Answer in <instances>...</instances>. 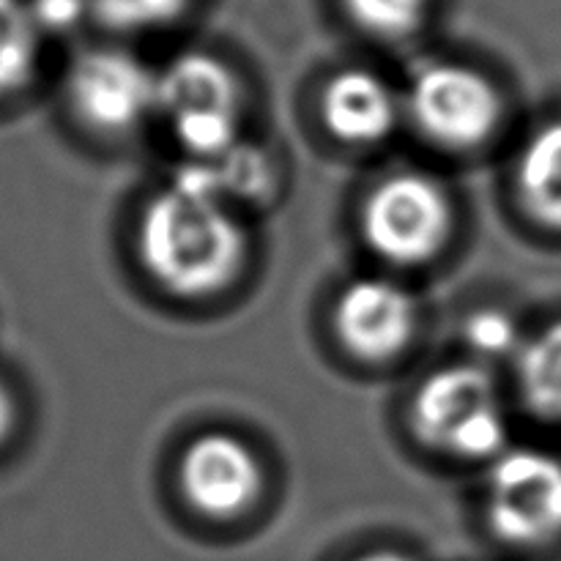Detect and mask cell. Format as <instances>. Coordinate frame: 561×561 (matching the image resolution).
Listing matches in <instances>:
<instances>
[{
  "label": "cell",
  "instance_id": "9c48e42d",
  "mask_svg": "<svg viewBox=\"0 0 561 561\" xmlns=\"http://www.w3.org/2000/svg\"><path fill=\"white\" fill-rule=\"evenodd\" d=\"M332 327L345 354L365 365H389L414 343L420 305L398 279L359 277L340 290Z\"/></svg>",
  "mask_w": 561,
  "mask_h": 561
},
{
  "label": "cell",
  "instance_id": "277c9868",
  "mask_svg": "<svg viewBox=\"0 0 561 561\" xmlns=\"http://www.w3.org/2000/svg\"><path fill=\"white\" fill-rule=\"evenodd\" d=\"M362 239L373 255L411 268L436 261L455 233V206L447 186L427 173H392L365 195Z\"/></svg>",
  "mask_w": 561,
  "mask_h": 561
},
{
  "label": "cell",
  "instance_id": "7a4b0ae2",
  "mask_svg": "<svg viewBox=\"0 0 561 561\" xmlns=\"http://www.w3.org/2000/svg\"><path fill=\"white\" fill-rule=\"evenodd\" d=\"M411 433L431 453L491 463L510 431L496 378L480 365H447L422 378L409 405Z\"/></svg>",
  "mask_w": 561,
  "mask_h": 561
},
{
  "label": "cell",
  "instance_id": "8992f818",
  "mask_svg": "<svg viewBox=\"0 0 561 561\" xmlns=\"http://www.w3.org/2000/svg\"><path fill=\"white\" fill-rule=\"evenodd\" d=\"M488 526L502 542L548 546L561 537V460L535 447H507L485 482Z\"/></svg>",
  "mask_w": 561,
  "mask_h": 561
},
{
  "label": "cell",
  "instance_id": "52a82bcc",
  "mask_svg": "<svg viewBox=\"0 0 561 561\" xmlns=\"http://www.w3.org/2000/svg\"><path fill=\"white\" fill-rule=\"evenodd\" d=\"M66 104L93 135L124 137L157 113V71L126 49H85L66 71Z\"/></svg>",
  "mask_w": 561,
  "mask_h": 561
},
{
  "label": "cell",
  "instance_id": "30bf717a",
  "mask_svg": "<svg viewBox=\"0 0 561 561\" xmlns=\"http://www.w3.org/2000/svg\"><path fill=\"white\" fill-rule=\"evenodd\" d=\"M398 93L367 69H343L321 91V118L329 135L345 146H376L400 121Z\"/></svg>",
  "mask_w": 561,
  "mask_h": 561
},
{
  "label": "cell",
  "instance_id": "3957f363",
  "mask_svg": "<svg viewBox=\"0 0 561 561\" xmlns=\"http://www.w3.org/2000/svg\"><path fill=\"white\" fill-rule=\"evenodd\" d=\"M241 85L222 58L203 49L175 55L157 71V113L186 159H217L241 140Z\"/></svg>",
  "mask_w": 561,
  "mask_h": 561
},
{
  "label": "cell",
  "instance_id": "e0dca14e",
  "mask_svg": "<svg viewBox=\"0 0 561 561\" xmlns=\"http://www.w3.org/2000/svg\"><path fill=\"white\" fill-rule=\"evenodd\" d=\"M466 343L474 354L485 359H502V356L518 354L520 332L507 312L499 310H480L466 321Z\"/></svg>",
  "mask_w": 561,
  "mask_h": 561
},
{
  "label": "cell",
  "instance_id": "5bb4252c",
  "mask_svg": "<svg viewBox=\"0 0 561 561\" xmlns=\"http://www.w3.org/2000/svg\"><path fill=\"white\" fill-rule=\"evenodd\" d=\"M38 27L22 0H0V99L14 96L36 75Z\"/></svg>",
  "mask_w": 561,
  "mask_h": 561
},
{
  "label": "cell",
  "instance_id": "2e32d148",
  "mask_svg": "<svg viewBox=\"0 0 561 561\" xmlns=\"http://www.w3.org/2000/svg\"><path fill=\"white\" fill-rule=\"evenodd\" d=\"M102 25L121 33H146L179 20L192 0H88Z\"/></svg>",
  "mask_w": 561,
  "mask_h": 561
},
{
  "label": "cell",
  "instance_id": "6da1fadb",
  "mask_svg": "<svg viewBox=\"0 0 561 561\" xmlns=\"http://www.w3.org/2000/svg\"><path fill=\"white\" fill-rule=\"evenodd\" d=\"M137 257L159 290L201 301L225 294L241 277L250 239L236 206L170 184L142 208Z\"/></svg>",
  "mask_w": 561,
  "mask_h": 561
},
{
  "label": "cell",
  "instance_id": "5b68a950",
  "mask_svg": "<svg viewBox=\"0 0 561 561\" xmlns=\"http://www.w3.org/2000/svg\"><path fill=\"white\" fill-rule=\"evenodd\" d=\"M403 110L431 146L466 153L496 135L504 118V99L471 66L431 64L411 80Z\"/></svg>",
  "mask_w": 561,
  "mask_h": 561
},
{
  "label": "cell",
  "instance_id": "4fadbf2b",
  "mask_svg": "<svg viewBox=\"0 0 561 561\" xmlns=\"http://www.w3.org/2000/svg\"><path fill=\"white\" fill-rule=\"evenodd\" d=\"M518 392L542 422L561 425V321L526 337L515 354Z\"/></svg>",
  "mask_w": 561,
  "mask_h": 561
},
{
  "label": "cell",
  "instance_id": "9a60e30c",
  "mask_svg": "<svg viewBox=\"0 0 561 561\" xmlns=\"http://www.w3.org/2000/svg\"><path fill=\"white\" fill-rule=\"evenodd\" d=\"M343 5L359 31L383 42L414 36L431 11V0H343Z\"/></svg>",
  "mask_w": 561,
  "mask_h": 561
},
{
  "label": "cell",
  "instance_id": "d6986e66",
  "mask_svg": "<svg viewBox=\"0 0 561 561\" xmlns=\"http://www.w3.org/2000/svg\"><path fill=\"white\" fill-rule=\"evenodd\" d=\"M14 425H16V400L14 394H11V389L0 381V447L9 442Z\"/></svg>",
  "mask_w": 561,
  "mask_h": 561
},
{
  "label": "cell",
  "instance_id": "7c38bea8",
  "mask_svg": "<svg viewBox=\"0 0 561 561\" xmlns=\"http://www.w3.org/2000/svg\"><path fill=\"white\" fill-rule=\"evenodd\" d=\"M515 197L531 222L561 233V118L531 131L520 148Z\"/></svg>",
  "mask_w": 561,
  "mask_h": 561
},
{
  "label": "cell",
  "instance_id": "8fae6325",
  "mask_svg": "<svg viewBox=\"0 0 561 561\" xmlns=\"http://www.w3.org/2000/svg\"><path fill=\"white\" fill-rule=\"evenodd\" d=\"M170 184L206 192L230 206H239V203H261L272 197L277 179H274L272 157L263 148L239 140L217 159H186L175 170Z\"/></svg>",
  "mask_w": 561,
  "mask_h": 561
},
{
  "label": "cell",
  "instance_id": "ba28073f",
  "mask_svg": "<svg viewBox=\"0 0 561 561\" xmlns=\"http://www.w3.org/2000/svg\"><path fill=\"white\" fill-rule=\"evenodd\" d=\"M266 471L255 449L239 436L211 431L192 438L179 460V491L197 515L233 520L263 496Z\"/></svg>",
  "mask_w": 561,
  "mask_h": 561
},
{
  "label": "cell",
  "instance_id": "ac0fdd59",
  "mask_svg": "<svg viewBox=\"0 0 561 561\" xmlns=\"http://www.w3.org/2000/svg\"><path fill=\"white\" fill-rule=\"evenodd\" d=\"M27 9L38 33H69L91 11V3L88 0H31Z\"/></svg>",
  "mask_w": 561,
  "mask_h": 561
},
{
  "label": "cell",
  "instance_id": "ffe728a7",
  "mask_svg": "<svg viewBox=\"0 0 561 561\" xmlns=\"http://www.w3.org/2000/svg\"><path fill=\"white\" fill-rule=\"evenodd\" d=\"M356 561H411V559L394 551H376V553H367V557H359Z\"/></svg>",
  "mask_w": 561,
  "mask_h": 561
}]
</instances>
